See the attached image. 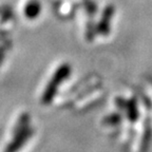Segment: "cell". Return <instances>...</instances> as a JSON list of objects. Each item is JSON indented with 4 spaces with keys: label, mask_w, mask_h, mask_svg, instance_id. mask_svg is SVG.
<instances>
[{
    "label": "cell",
    "mask_w": 152,
    "mask_h": 152,
    "mask_svg": "<svg viewBox=\"0 0 152 152\" xmlns=\"http://www.w3.org/2000/svg\"><path fill=\"white\" fill-rule=\"evenodd\" d=\"M69 72H70L69 66H68V68H66V66H62L61 69L56 72L53 80L49 83V86H48L47 89H45V93H43V96H42V98H41V102H42L43 104H49L52 102L53 98H54L55 94H56L57 87H58V85L68 76Z\"/></svg>",
    "instance_id": "obj_1"
},
{
    "label": "cell",
    "mask_w": 152,
    "mask_h": 152,
    "mask_svg": "<svg viewBox=\"0 0 152 152\" xmlns=\"http://www.w3.org/2000/svg\"><path fill=\"white\" fill-rule=\"evenodd\" d=\"M33 133H34V130L31 128V127H28L26 131L19 133V134H17V135H14L12 142H10L9 145L7 146V148L4 149V152L19 151V150L22 148V146H23L24 144L32 137Z\"/></svg>",
    "instance_id": "obj_2"
},
{
    "label": "cell",
    "mask_w": 152,
    "mask_h": 152,
    "mask_svg": "<svg viewBox=\"0 0 152 152\" xmlns=\"http://www.w3.org/2000/svg\"><path fill=\"white\" fill-rule=\"evenodd\" d=\"M151 135L152 128L150 125V119L147 118L145 121V132H144V137L142 140V152H145L148 149V146H149L150 140H151Z\"/></svg>",
    "instance_id": "obj_5"
},
{
    "label": "cell",
    "mask_w": 152,
    "mask_h": 152,
    "mask_svg": "<svg viewBox=\"0 0 152 152\" xmlns=\"http://www.w3.org/2000/svg\"><path fill=\"white\" fill-rule=\"evenodd\" d=\"M126 104H127V102L123 98H117L116 99V106L121 110H125L126 109Z\"/></svg>",
    "instance_id": "obj_7"
},
{
    "label": "cell",
    "mask_w": 152,
    "mask_h": 152,
    "mask_svg": "<svg viewBox=\"0 0 152 152\" xmlns=\"http://www.w3.org/2000/svg\"><path fill=\"white\" fill-rule=\"evenodd\" d=\"M126 112L128 119L131 123H136L140 116V112L137 109V104H136L135 99H130L129 102H127L126 104Z\"/></svg>",
    "instance_id": "obj_4"
},
{
    "label": "cell",
    "mask_w": 152,
    "mask_h": 152,
    "mask_svg": "<svg viewBox=\"0 0 152 152\" xmlns=\"http://www.w3.org/2000/svg\"><path fill=\"white\" fill-rule=\"evenodd\" d=\"M121 119H123V115L121 113H112L104 117L102 123L109 126H116L121 123Z\"/></svg>",
    "instance_id": "obj_6"
},
{
    "label": "cell",
    "mask_w": 152,
    "mask_h": 152,
    "mask_svg": "<svg viewBox=\"0 0 152 152\" xmlns=\"http://www.w3.org/2000/svg\"><path fill=\"white\" fill-rule=\"evenodd\" d=\"M30 121H31V116L28 113H22L18 118V121H17L16 126H15V129L13 131V135H17L19 133L23 132L26 129L30 127Z\"/></svg>",
    "instance_id": "obj_3"
}]
</instances>
